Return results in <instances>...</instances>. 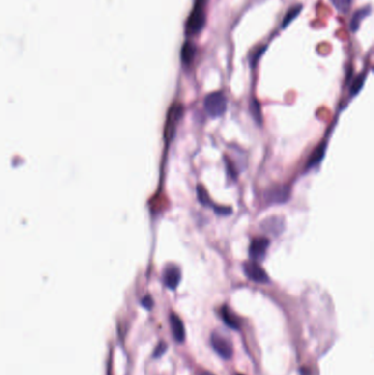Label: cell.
Masks as SVG:
<instances>
[{"label": "cell", "instance_id": "obj_1", "mask_svg": "<svg viewBox=\"0 0 374 375\" xmlns=\"http://www.w3.org/2000/svg\"><path fill=\"white\" fill-rule=\"evenodd\" d=\"M227 100L223 92L215 91L207 95L204 99V109L212 118H219L226 111Z\"/></svg>", "mask_w": 374, "mask_h": 375}, {"label": "cell", "instance_id": "obj_2", "mask_svg": "<svg viewBox=\"0 0 374 375\" xmlns=\"http://www.w3.org/2000/svg\"><path fill=\"white\" fill-rule=\"evenodd\" d=\"M212 347L215 352L220 355L221 358L229 360L233 357V345L229 338L225 336L220 335L219 332H214L211 338Z\"/></svg>", "mask_w": 374, "mask_h": 375}, {"label": "cell", "instance_id": "obj_3", "mask_svg": "<svg viewBox=\"0 0 374 375\" xmlns=\"http://www.w3.org/2000/svg\"><path fill=\"white\" fill-rule=\"evenodd\" d=\"M290 198V189L287 186H276L264 192V200L270 204L286 203Z\"/></svg>", "mask_w": 374, "mask_h": 375}, {"label": "cell", "instance_id": "obj_4", "mask_svg": "<svg viewBox=\"0 0 374 375\" xmlns=\"http://www.w3.org/2000/svg\"><path fill=\"white\" fill-rule=\"evenodd\" d=\"M244 272L249 280L254 281L256 283H268L270 281L266 271L256 261L246 262L244 265Z\"/></svg>", "mask_w": 374, "mask_h": 375}, {"label": "cell", "instance_id": "obj_5", "mask_svg": "<svg viewBox=\"0 0 374 375\" xmlns=\"http://www.w3.org/2000/svg\"><path fill=\"white\" fill-rule=\"evenodd\" d=\"M205 22V17H204V12H203V9L201 4H199L193 11L191 12V15L189 16V20L187 22V31L189 34H196L198 32H200L201 29L204 26Z\"/></svg>", "mask_w": 374, "mask_h": 375}, {"label": "cell", "instance_id": "obj_6", "mask_svg": "<svg viewBox=\"0 0 374 375\" xmlns=\"http://www.w3.org/2000/svg\"><path fill=\"white\" fill-rule=\"evenodd\" d=\"M182 111H183L182 106L180 105H174L173 107H170V110L168 112L167 123H166V129H165V136L168 142L173 137L174 130H176V125L179 122L180 118H181Z\"/></svg>", "mask_w": 374, "mask_h": 375}, {"label": "cell", "instance_id": "obj_7", "mask_svg": "<svg viewBox=\"0 0 374 375\" xmlns=\"http://www.w3.org/2000/svg\"><path fill=\"white\" fill-rule=\"evenodd\" d=\"M269 245L270 241L268 238L258 237L253 239L249 246V258L252 259V261L261 260L264 255H266Z\"/></svg>", "mask_w": 374, "mask_h": 375}, {"label": "cell", "instance_id": "obj_8", "mask_svg": "<svg viewBox=\"0 0 374 375\" xmlns=\"http://www.w3.org/2000/svg\"><path fill=\"white\" fill-rule=\"evenodd\" d=\"M181 280V272L177 266L170 265L164 271L165 285L170 290H176Z\"/></svg>", "mask_w": 374, "mask_h": 375}, {"label": "cell", "instance_id": "obj_9", "mask_svg": "<svg viewBox=\"0 0 374 375\" xmlns=\"http://www.w3.org/2000/svg\"><path fill=\"white\" fill-rule=\"evenodd\" d=\"M170 327H172L173 336L177 342H183L184 337H186V331H184V326L182 321L180 320L179 316L174 313L170 314Z\"/></svg>", "mask_w": 374, "mask_h": 375}, {"label": "cell", "instance_id": "obj_10", "mask_svg": "<svg viewBox=\"0 0 374 375\" xmlns=\"http://www.w3.org/2000/svg\"><path fill=\"white\" fill-rule=\"evenodd\" d=\"M221 315L225 324L231 329H239L240 328V320L234 312L230 311L229 306L224 305L221 309Z\"/></svg>", "mask_w": 374, "mask_h": 375}, {"label": "cell", "instance_id": "obj_11", "mask_svg": "<svg viewBox=\"0 0 374 375\" xmlns=\"http://www.w3.org/2000/svg\"><path fill=\"white\" fill-rule=\"evenodd\" d=\"M196 46L190 43V42H186V43L182 45L181 54L180 55H181V60L184 65H189L192 63L196 55Z\"/></svg>", "mask_w": 374, "mask_h": 375}, {"label": "cell", "instance_id": "obj_12", "mask_svg": "<svg viewBox=\"0 0 374 375\" xmlns=\"http://www.w3.org/2000/svg\"><path fill=\"white\" fill-rule=\"evenodd\" d=\"M325 152H326V145L325 143H320L319 146L315 149L313 154H312V156L310 157L309 162H307V168L317 165V163L323 159Z\"/></svg>", "mask_w": 374, "mask_h": 375}, {"label": "cell", "instance_id": "obj_13", "mask_svg": "<svg viewBox=\"0 0 374 375\" xmlns=\"http://www.w3.org/2000/svg\"><path fill=\"white\" fill-rule=\"evenodd\" d=\"M370 11H371L370 8H363V9H360V10H358L356 13H354L351 19V23H350L352 31H357L359 29L360 22H361L362 19L366 18L369 13H370Z\"/></svg>", "mask_w": 374, "mask_h": 375}, {"label": "cell", "instance_id": "obj_14", "mask_svg": "<svg viewBox=\"0 0 374 375\" xmlns=\"http://www.w3.org/2000/svg\"><path fill=\"white\" fill-rule=\"evenodd\" d=\"M302 10V6L301 4H299V6H294L292 7L290 10H288L287 13H286V17H285V20H283V23H282V27H288V25H290V23L294 20V19L299 16V13L301 12Z\"/></svg>", "mask_w": 374, "mask_h": 375}, {"label": "cell", "instance_id": "obj_15", "mask_svg": "<svg viewBox=\"0 0 374 375\" xmlns=\"http://www.w3.org/2000/svg\"><path fill=\"white\" fill-rule=\"evenodd\" d=\"M197 193H198V200L200 201V202L205 205V206H210L212 205V202H211V199L209 194H207V191L203 188V186H198L197 187Z\"/></svg>", "mask_w": 374, "mask_h": 375}, {"label": "cell", "instance_id": "obj_16", "mask_svg": "<svg viewBox=\"0 0 374 375\" xmlns=\"http://www.w3.org/2000/svg\"><path fill=\"white\" fill-rule=\"evenodd\" d=\"M330 1L334 4V7L342 13L348 12L352 3V0H330Z\"/></svg>", "mask_w": 374, "mask_h": 375}, {"label": "cell", "instance_id": "obj_17", "mask_svg": "<svg viewBox=\"0 0 374 375\" xmlns=\"http://www.w3.org/2000/svg\"><path fill=\"white\" fill-rule=\"evenodd\" d=\"M250 113H252L253 118L255 119L256 122H257V123L261 124V121H262L261 111H260L259 103L256 100H253L252 102H250Z\"/></svg>", "mask_w": 374, "mask_h": 375}, {"label": "cell", "instance_id": "obj_18", "mask_svg": "<svg viewBox=\"0 0 374 375\" xmlns=\"http://www.w3.org/2000/svg\"><path fill=\"white\" fill-rule=\"evenodd\" d=\"M364 78H366L364 77V75H360V76H358L356 79H354L351 89H350V92H351L352 96L357 95V93H359V91L361 90L364 83Z\"/></svg>", "mask_w": 374, "mask_h": 375}, {"label": "cell", "instance_id": "obj_19", "mask_svg": "<svg viewBox=\"0 0 374 375\" xmlns=\"http://www.w3.org/2000/svg\"><path fill=\"white\" fill-rule=\"evenodd\" d=\"M167 348H168V346H167V344H166V342H164V341L159 342L158 346L155 348L154 358H160V357H162V355L166 352V351H167Z\"/></svg>", "mask_w": 374, "mask_h": 375}, {"label": "cell", "instance_id": "obj_20", "mask_svg": "<svg viewBox=\"0 0 374 375\" xmlns=\"http://www.w3.org/2000/svg\"><path fill=\"white\" fill-rule=\"evenodd\" d=\"M142 305H143L146 309H151V307H153V305H154L153 298H151L149 295H147V296H145L143 298V301H142Z\"/></svg>", "mask_w": 374, "mask_h": 375}, {"label": "cell", "instance_id": "obj_21", "mask_svg": "<svg viewBox=\"0 0 374 375\" xmlns=\"http://www.w3.org/2000/svg\"><path fill=\"white\" fill-rule=\"evenodd\" d=\"M201 375H215V374L212 373V372H209V371H204Z\"/></svg>", "mask_w": 374, "mask_h": 375}, {"label": "cell", "instance_id": "obj_22", "mask_svg": "<svg viewBox=\"0 0 374 375\" xmlns=\"http://www.w3.org/2000/svg\"><path fill=\"white\" fill-rule=\"evenodd\" d=\"M237 375H244V374H237Z\"/></svg>", "mask_w": 374, "mask_h": 375}]
</instances>
